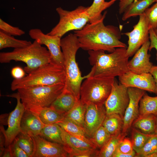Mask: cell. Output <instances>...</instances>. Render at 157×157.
I'll use <instances>...</instances> for the list:
<instances>
[{"label": "cell", "instance_id": "obj_47", "mask_svg": "<svg viewBox=\"0 0 157 157\" xmlns=\"http://www.w3.org/2000/svg\"><path fill=\"white\" fill-rule=\"evenodd\" d=\"M146 157H157V151L147 156Z\"/></svg>", "mask_w": 157, "mask_h": 157}, {"label": "cell", "instance_id": "obj_36", "mask_svg": "<svg viewBox=\"0 0 157 157\" xmlns=\"http://www.w3.org/2000/svg\"><path fill=\"white\" fill-rule=\"evenodd\" d=\"M144 13L147 19L149 29L155 30L157 28V2L145 10Z\"/></svg>", "mask_w": 157, "mask_h": 157}, {"label": "cell", "instance_id": "obj_7", "mask_svg": "<svg viewBox=\"0 0 157 157\" xmlns=\"http://www.w3.org/2000/svg\"><path fill=\"white\" fill-rule=\"evenodd\" d=\"M115 80V78L89 76L81 84L80 99L85 104H104Z\"/></svg>", "mask_w": 157, "mask_h": 157}, {"label": "cell", "instance_id": "obj_18", "mask_svg": "<svg viewBox=\"0 0 157 157\" xmlns=\"http://www.w3.org/2000/svg\"><path fill=\"white\" fill-rule=\"evenodd\" d=\"M61 135L63 146L69 154L81 151L97 149L90 139H85L69 133L61 127Z\"/></svg>", "mask_w": 157, "mask_h": 157}, {"label": "cell", "instance_id": "obj_3", "mask_svg": "<svg viewBox=\"0 0 157 157\" xmlns=\"http://www.w3.org/2000/svg\"><path fill=\"white\" fill-rule=\"evenodd\" d=\"M61 48L63 60V69L66 81L64 90L73 94L78 99L80 98V88L82 81L90 76L82 77L76 60V54L80 48L78 40L74 33H70L61 39Z\"/></svg>", "mask_w": 157, "mask_h": 157}, {"label": "cell", "instance_id": "obj_28", "mask_svg": "<svg viewBox=\"0 0 157 157\" xmlns=\"http://www.w3.org/2000/svg\"><path fill=\"white\" fill-rule=\"evenodd\" d=\"M30 41L16 39L13 36L0 30V49L12 47L14 49L24 48L30 45Z\"/></svg>", "mask_w": 157, "mask_h": 157}, {"label": "cell", "instance_id": "obj_1", "mask_svg": "<svg viewBox=\"0 0 157 157\" xmlns=\"http://www.w3.org/2000/svg\"><path fill=\"white\" fill-rule=\"evenodd\" d=\"M107 12L100 19L87 23L82 29L75 31L80 48L88 51L102 50L110 53L117 48H127L124 43L120 41L121 31L113 25L105 26L104 20Z\"/></svg>", "mask_w": 157, "mask_h": 157}, {"label": "cell", "instance_id": "obj_6", "mask_svg": "<svg viewBox=\"0 0 157 157\" xmlns=\"http://www.w3.org/2000/svg\"><path fill=\"white\" fill-rule=\"evenodd\" d=\"M65 81L63 68L50 62L40 67L21 79H14L11 85V89L14 91L35 86L65 84Z\"/></svg>", "mask_w": 157, "mask_h": 157}, {"label": "cell", "instance_id": "obj_48", "mask_svg": "<svg viewBox=\"0 0 157 157\" xmlns=\"http://www.w3.org/2000/svg\"><path fill=\"white\" fill-rule=\"evenodd\" d=\"M155 133L157 134V115L156 116V131Z\"/></svg>", "mask_w": 157, "mask_h": 157}, {"label": "cell", "instance_id": "obj_16", "mask_svg": "<svg viewBox=\"0 0 157 157\" xmlns=\"http://www.w3.org/2000/svg\"><path fill=\"white\" fill-rule=\"evenodd\" d=\"M33 137L35 147L33 157H69L63 145L48 141L39 135Z\"/></svg>", "mask_w": 157, "mask_h": 157}, {"label": "cell", "instance_id": "obj_24", "mask_svg": "<svg viewBox=\"0 0 157 157\" xmlns=\"http://www.w3.org/2000/svg\"><path fill=\"white\" fill-rule=\"evenodd\" d=\"M117 0H111L108 2L105 0H94L92 5L88 7L87 12L89 18V23H92L101 18L105 12L102 15V12L109 7Z\"/></svg>", "mask_w": 157, "mask_h": 157}, {"label": "cell", "instance_id": "obj_49", "mask_svg": "<svg viewBox=\"0 0 157 157\" xmlns=\"http://www.w3.org/2000/svg\"><path fill=\"white\" fill-rule=\"evenodd\" d=\"M154 30L156 34L157 35V28Z\"/></svg>", "mask_w": 157, "mask_h": 157}, {"label": "cell", "instance_id": "obj_8", "mask_svg": "<svg viewBox=\"0 0 157 157\" xmlns=\"http://www.w3.org/2000/svg\"><path fill=\"white\" fill-rule=\"evenodd\" d=\"M87 8L88 7L80 6L73 10L68 11L61 7L57 8L56 10L59 16V21L47 34L61 38L69 31L82 29L89 22Z\"/></svg>", "mask_w": 157, "mask_h": 157}, {"label": "cell", "instance_id": "obj_43", "mask_svg": "<svg viewBox=\"0 0 157 157\" xmlns=\"http://www.w3.org/2000/svg\"><path fill=\"white\" fill-rule=\"evenodd\" d=\"M135 151L131 154H125L120 152L117 148L113 157H133L135 156Z\"/></svg>", "mask_w": 157, "mask_h": 157}, {"label": "cell", "instance_id": "obj_33", "mask_svg": "<svg viewBox=\"0 0 157 157\" xmlns=\"http://www.w3.org/2000/svg\"><path fill=\"white\" fill-rule=\"evenodd\" d=\"M152 135L144 133L132 127L131 142L133 149L136 153H137L140 151L147 140Z\"/></svg>", "mask_w": 157, "mask_h": 157}, {"label": "cell", "instance_id": "obj_2", "mask_svg": "<svg viewBox=\"0 0 157 157\" xmlns=\"http://www.w3.org/2000/svg\"><path fill=\"white\" fill-rule=\"evenodd\" d=\"M88 52V60L92 66L90 76L115 78L129 70L126 48H117L108 54L102 50L89 51Z\"/></svg>", "mask_w": 157, "mask_h": 157}, {"label": "cell", "instance_id": "obj_19", "mask_svg": "<svg viewBox=\"0 0 157 157\" xmlns=\"http://www.w3.org/2000/svg\"><path fill=\"white\" fill-rule=\"evenodd\" d=\"M45 125L37 114L25 110L21 122V131L32 137L39 135Z\"/></svg>", "mask_w": 157, "mask_h": 157}, {"label": "cell", "instance_id": "obj_22", "mask_svg": "<svg viewBox=\"0 0 157 157\" xmlns=\"http://www.w3.org/2000/svg\"><path fill=\"white\" fill-rule=\"evenodd\" d=\"M156 116L153 114L138 117L133 122L132 126L144 133L155 134Z\"/></svg>", "mask_w": 157, "mask_h": 157}, {"label": "cell", "instance_id": "obj_42", "mask_svg": "<svg viewBox=\"0 0 157 157\" xmlns=\"http://www.w3.org/2000/svg\"><path fill=\"white\" fill-rule=\"evenodd\" d=\"M134 0H121L119 5V13L123 14L126 8Z\"/></svg>", "mask_w": 157, "mask_h": 157}, {"label": "cell", "instance_id": "obj_29", "mask_svg": "<svg viewBox=\"0 0 157 157\" xmlns=\"http://www.w3.org/2000/svg\"><path fill=\"white\" fill-rule=\"evenodd\" d=\"M18 145L28 154L33 157L35 152V144L33 137L21 131L14 140Z\"/></svg>", "mask_w": 157, "mask_h": 157}, {"label": "cell", "instance_id": "obj_35", "mask_svg": "<svg viewBox=\"0 0 157 157\" xmlns=\"http://www.w3.org/2000/svg\"><path fill=\"white\" fill-rule=\"evenodd\" d=\"M157 151V134H154L148 139L145 144L135 157H146L151 154Z\"/></svg>", "mask_w": 157, "mask_h": 157}, {"label": "cell", "instance_id": "obj_14", "mask_svg": "<svg viewBox=\"0 0 157 157\" xmlns=\"http://www.w3.org/2000/svg\"><path fill=\"white\" fill-rule=\"evenodd\" d=\"M86 105L83 128L90 138L101 126L107 115L104 104L92 103Z\"/></svg>", "mask_w": 157, "mask_h": 157}, {"label": "cell", "instance_id": "obj_25", "mask_svg": "<svg viewBox=\"0 0 157 157\" xmlns=\"http://www.w3.org/2000/svg\"><path fill=\"white\" fill-rule=\"evenodd\" d=\"M86 110V105L83 103L80 99L77 101L72 108L65 115V118L72 121L83 128Z\"/></svg>", "mask_w": 157, "mask_h": 157}, {"label": "cell", "instance_id": "obj_10", "mask_svg": "<svg viewBox=\"0 0 157 157\" xmlns=\"http://www.w3.org/2000/svg\"><path fill=\"white\" fill-rule=\"evenodd\" d=\"M6 96L15 98L17 101L15 108L9 114L7 129L5 130L3 126H0V131L3 133L5 138V147L6 148L12 143L21 131V121L25 110L18 92Z\"/></svg>", "mask_w": 157, "mask_h": 157}, {"label": "cell", "instance_id": "obj_41", "mask_svg": "<svg viewBox=\"0 0 157 157\" xmlns=\"http://www.w3.org/2000/svg\"><path fill=\"white\" fill-rule=\"evenodd\" d=\"M25 72L24 69L21 67L16 66L12 68L11 71V74L14 79H19L25 76Z\"/></svg>", "mask_w": 157, "mask_h": 157}, {"label": "cell", "instance_id": "obj_27", "mask_svg": "<svg viewBox=\"0 0 157 157\" xmlns=\"http://www.w3.org/2000/svg\"><path fill=\"white\" fill-rule=\"evenodd\" d=\"M39 135L47 140L63 145L61 135V127L57 123L45 124Z\"/></svg>", "mask_w": 157, "mask_h": 157}, {"label": "cell", "instance_id": "obj_39", "mask_svg": "<svg viewBox=\"0 0 157 157\" xmlns=\"http://www.w3.org/2000/svg\"><path fill=\"white\" fill-rule=\"evenodd\" d=\"M8 147L12 157H29L26 153L18 145L14 140Z\"/></svg>", "mask_w": 157, "mask_h": 157}, {"label": "cell", "instance_id": "obj_5", "mask_svg": "<svg viewBox=\"0 0 157 157\" xmlns=\"http://www.w3.org/2000/svg\"><path fill=\"white\" fill-rule=\"evenodd\" d=\"M65 87V84H58L35 86L17 90L25 110L37 114L42 108L50 107L63 92Z\"/></svg>", "mask_w": 157, "mask_h": 157}, {"label": "cell", "instance_id": "obj_4", "mask_svg": "<svg viewBox=\"0 0 157 157\" xmlns=\"http://www.w3.org/2000/svg\"><path fill=\"white\" fill-rule=\"evenodd\" d=\"M36 40L30 45L14 49L13 51L0 53V62L8 63L12 60L22 61L26 63L24 69L28 74L40 67L51 62L50 53Z\"/></svg>", "mask_w": 157, "mask_h": 157}, {"label": "cell", "instance_id": "obj_15", "mask_svg": "<svg viewBox=\"0 0 157 157\" xmlns=\"http://www.w3.org/2000/svg\"><path fill=\"white\" fill-rule=\"evenodd\" d=\"M129 102L123 117V126L122 133H127L132 126L133 121L139 115V103L146 91L139 88H128Z\"/></svg>", "mask_w": 157, "mask_h": 157}, {"label": "cell", "instance_id": "obj_44", "mask_svg": "<svg viewBox=\"0 0 157 157\" xmlns=\"http://www.w3.org/2000/svg\"><path fill=\"white\" fill-rule=\"evenodd\" d=\"M0 156L2 157L5 148L4 147V146H5V139L4 134L1 131H0Z\"/></svg>", "mask_w": 157, "mask_h": 157}, {"label": "cell", "instance_id": "obj_34", "mask_svg": "<svg viewBox=\"0 0 157 157\" xmlns=\"http://www.w3.org/2000/svg\"><path fill=\"white\" fill-rule=\"evenodd\" d=\"M111 137L110 133L101 126L94 132L90 139L97 148L100 149Z\"/></svg>", "mask_w": 157, "mask_h": 157}, {"label": "cell", "instance_id": "obj_40", "mask_svg": "<svg viewBox=\"0 0 157 157\" xmlns=\"http://www.w3.org/2000/svg\"><path fill=\"white\" fill-rule=\"evenodd\" d=\"M149 37L150 45L149 51H151L153 48L156 49L157 52L156 59L157 61V35L155 32L154 30L152 28H150L149 29Z\"/></svg>", "mask_w": 157, "mask_h": 157}, {"label": "cell", "instance_id": "obj_13", "mask_svg": "<svg viewBox=\"0 0 157 157\" xmlns=\"http://www.w3.org/2000/svg\"><path fill=\"white\" fill-rule=\"evenodd\" d=\"M118 77L120 83L128 88H135L157 94L155 82L149 72L138 74L129 70Z\"/></svg>", "mask_w": 157, "mask_h": 157}, {"label": "cell", "instance_id": "obj_21", "mask_svg": "<svg viewBox=\"0 0 157 157\" xmlns=\"http://www.w3.org/2000/svg\"><path fill=\"white\" fill-rule=\"evenodd\" d=\"M156 0H134L126 8L122 17L123 21L144 13L146 9Z\"/></svg>", "mask_w": 157, "mask_h": 157}, {"label": "cell", "instance_id": "obj_11", "mask_svg": "<svg viewBox=\"0 0 157 157\" xmlns=\"http://www.w3.org/2000/svg\"><path fill=\"white\" fill-rule=\"evenodd\" d=\"M128 88L115 79L111 93L104 103L107 114L116 113L123 117L129 100Z\"/></svg>", "mask_w": 157, "mask_h": 157}, {"label": "cell", "instance_id": "obj_17", "mask_svg": "<svg viewBox=\"0 0 157 157\" xmlns=\"http://www.w3.org/2000/svg\"><path fill=\"white\" fill-rule=\"evenodd\" d=\"M150 45L149 40L145 42L129 61L128 67L129 71L138 74L149 72L153 65L150 61L151 55L148 53Z\"/></svg>", "mask_w": 157, "mask_h": 157}, {"label": "cell", "instance_id": "obj_9", "mask_svg": "<svg viewBox=\"0 0 157 157\" xmlns=\"http://www.w3.org/2000/svg\"><path fill=\"white\" fill-rule=\"evenodd\" d=\"M147 19L144 13L139 16L137 23L131 31L122 33L128 37L126 55L132 56L146 42L149 40V30Z\"/></svg>", "mask_w": 157, "mask_h": 157}, {"label": "cell", "instance_id": "obj_26", "mask_svg": "<svg viewBox=\"0 0 157 157\" xmlns=\"http://www.w3.org/2000/svg\"><path fill=\"white\" fill-rule=\"evenodd\" d=\"M149 114L157 115V96L151 97L145 92L140 101L138 117Z\"/></svg>", "mask_w": 157, "mask_h": 157}, {"label": "cell", "instance_id": "obj_45", "mask_svg": "<svg viewBox=\"0 0 157 157\" xmlns=\"http://www.w3.org/2000/svg\"><path fill=\"white\" fill-rule=\"evenodd\" d=\"M149 73L153 77L157 87V65H153L151 68Z\"/></svg>", "mask_w": 157, "mask_h": 157}, {"label": "cell", "instance_id": "obj_50", "mask_svg": "<svg viewBox=\"0 0 157 157\" xmlns=\"http://www.w3.org/2000/svg\"><path fill=\"white\" fill-rule=\"evenodd\" d=\"M156 2H157V0H156Z\"/></svg>", "mask_w": 157, "mask_h": 157}, {"label": "cell", "instance_id": "obj_31", "mask_svg": "<svg viewBox=\"0 0 157 157\" xmlns=\"http://www.w3.org/2000/svg\"><path fill=\"white\" fill-rule=\"evenodd\" d=\"M37 114L44 124L57 123L65 118L64 115L59 113L50 107L42 108Z\"/></svg>", "mask_w": 157, "mask_h": 157}, {"label": "cell", "instance_id": "obj_37", "mask_svg": "<svg viewBox=\"0 0 157 157\" xmlns=\"http://www.w3.org/2000/svg\"><path fill=\"white\" fill-rule=\"evenodd\" d=\"M0 30L12 36H20L24 34L25 32L19 27L11 26L0 19Z\"/></svg>", "mask_w": 157, "mask_h": 157}, {"label": "cell", "instance_id": "obj_20", "mask_svg": "<svg viewBox=\"0 0 157 157\" xmlns=\"http://www.w3.org/2000/svg\"><path fill=\"white\" fill-rule=\"evenodd\" d=\"M78 100L71 93L64 90L50 107L65 116Z\"/></svg>", "mask_w": 157, "mask_h": 157}, {"label": "cell", "instance_id": "obj_32", "mask_svg": "<svg viewBox=\"0 0 157 157\" xmlns=\"http://www.w3.org/2000/svg\"><path fill=\"white\" fill-rule=\"evenodd\" d=\"M57 124L69 133L83 139H90L83 128L72 121L64 118Z\"/></svg>", "mask_w": 157, "mask_h": 157}, {"label": "cell", "instance_id": "obj_46", "mask_svg": "<svg viewBox=\"0 0 157 157\" xmlns=\"http://www.w3.org/2000/svg\"><path fill=\"white\" fill-rule=\"evenodd\" d=\"M2 157H12L9 147L5 148Z\"/></svg>", "mask_w": 157, "mask_h": 157}, {"label": "cell", "instance_id": "obj_12", "mask_svg": "<svg viewBox=\"0 0 157 157\" xmlns=\"http://www.w3.org/2000/svg\"><path fill=\"white\" fill-rule=\"evenodd\" d=\"M28 34L30 37L46 46L51 56V61L63 68L64 60L61 46V38L56 35L44 34L40 29L30 30Z\"/></svg>", "mask_w": 157, "mask_h": 157}, {"label": "cell", "instance_id": "obj_23", "mask_svg": "<svg viewBox=\"0 0 157 157\" xmlns=\"http://www.w3.org/2000/svg\"><path fill=\"white\" fill-rule=\"evenodd\" d=\"M102 126L111 136L118 135L122 133L123 126V117L116 113L107 114Z\"/></svg>", "mask_w": 157, "mask_h": 157}, {"label": "cell", "instance_id": "obj_30", "mask_svg": "<svg viewBox=\"0 0 157 157\" xmlns=\"http://www.w3.org/2000/svg\"><path fill=\"white\" fill-rule=\"evenodd\" d=\"M126 135L127 133H122L118 135L111 136L109 140L98 151L97 157H113L120 140Z\"/></svg>", "mask_w": 157, "mask_h": 157}, {"label": "cell", "instance_id": "obj_38", "mask_svg": "<svg viewBox=\"0 0 157 157\" xmlns=\"http://www.w3.org/2000/svg\"><path fill=\"white\" fill-rule=\"evenodd\" d=\"M117 148L120 152L125 154H131L135 151L133 149L131 141L126 137L120 140Z\"/></svg>", "mask_w": 157, "mask_h": 157}]
</instances>
